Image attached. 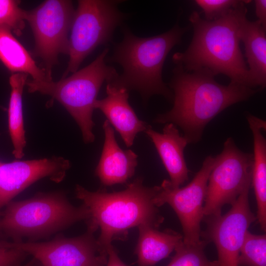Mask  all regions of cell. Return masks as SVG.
I'll list each match as a JSON object with an SVG mask.
<instances>
[{
  "instance_id": "8992f818",
  "label": "cell",
  "mask_w": 266,
  "mask_h": 266,
  "mask_svg": "<svg viewBox=\"0 0 266 266\" xmlns=\"http://www.w3.org/2000/svg\"><path fill=\"white\" fill-rule=\"evenodd\" d=\"M108 52L105 48L91 64L58 81L32 79L26 83L29 93L49 95L66 109L79 127L87 144L95 139L92 117L100 87L118 74L114 68L106 64Z\"/></svg>"
},
{
  "instance_id": "7c38bea8",
  "label": "cell",
  "mask_w": 266,
  "mask_h": 266,
  "mask_svg": "<svg viewBox=\"0 0 266 266\" xmlns=\"http://www.w3.org/2000/svg\"><path fill=\"white\" fill-rule=\"evenodd\" d=\"M249 188L242 191L225 214L205 218L207 228L204 236L216 246L218 266H237L245 234L257 220L249 204Z\"/></svg>"
},
{
  "instance_id": "e0dca14e",
  "label": "cell",
  "mask_w": 266,
  "mask_h": 266,
  "mask_svg": "<svg viewBox=\"0 0 266 266\" xmlns=\"http://www.w3.org/2000/svg\"><path fill=\"white\" fill-rule=\"evenodd\" d=\"M246 119L253 137V165L251 183L257 204V219L261 229L266 228V140L262 132L266 121L249 114Z\"/></svg>"
},
{
  "instance_id": "cb8c5ba5",
  "label": "cell",
  "mask_w": 266,
  "mask_h": 266,
  "mask_svg": "<svg viewBox=\"0 0 266 266\" xmlns=\"http://www.w3.org/2000/svg\"><path fill=\"white\" fill-rule=\"evenodd\" d=\"M20 1L0 0V26L20 36L25 27L27 10L19 6Z\"/></svg>"
},
{
  "instance_id": "3957f363",
  "label": "cell",
  "mask_w": 266,
  "mask_h": 266,
  "mask_svg": "<svg viewBox=\"0 0 266 266\" xmlns=\"http://www.w3.org/2000/svg\"><path fill=\"white\" fill-rule=\"evenodd\" d=\"M159 189V186H145L139 177L119 192L109 193L101 189L92 192L76 185L75 193L90 211L87 226L96 231L100 229L97 240L106 249L112 241L125 239L133 227L160 226L164 218L154 202Z\"/></svg>"
},
{
  "instance_id": "d6986e66",
  "label": "cell",
  "mask_w": 266,
  "mask_h": 266,
  "mask_svg": "<svg viewBox=\"0 0 266 266\" xmlns=\"http://www.w3.org/2000/svg\"><path fill=\"white\" fill-rule=\"evenodd\" d=\"M240 40L245 49V57L254 87L264 88L266 85V29L257 20L245 17L242 21Z\"/></svg>"
},
{
  "instance_id": "52a82bcc",
  "label": "cell",
  "mask_w": 266,
  "mask_h": 266,
  "mask_svg": "<svg viewBox=\"0 0 266 266\" xmlns=\"http://www.w3.org/2000/svg\"><path fill=\"white\" fill-rule=\"evenodd\" d=\"M117 1L80 0L75 10L69 37V61L62 78L74 73L84 60L99 45L109 42L125 14Z\"/></svg>"
},
{
  "instance_id": "ffe728a7",
  "label": "cell",
  "mask_w": 266,
  "mask_h": 266,
  "mask_svg": "<svg viewBox=\"0 0 266 266\" xmlns=\"http://www.w3.org/2000/svg\"><path fill=\"white\" fill-rule=\"evenodd\" d=\"M0 60L12 73L30 75L33 80L51 81L22 44L7 28L0 26Z\"/></svg>"
},
{
  "instance_id": "9c48e42d",
  "label": "cell",
  "mask_w": 266,
  "mask_h": 266,
  "mask_svg": "<svg viewBox=\"0 0 266 266\" xmlns=\"http://www.w3.org/2000/svg\"><path fill=\"white\" fill-rule=\"evenodd\" d=\"M74 12L72 1L68 0H47L27 10L26 20L35 41L34 54L42 60L50 80L59 55L68 54V35Z\"/></svg>"
},
{
  "instance_id": "4316f807",
  "label": "cell",
  "mask_w": 266,
  "mask_h": 266,
  "mask_svg": "<svg viewBox=\"0 0 266 266\" xmlns=\"http://www.w3.org/2000/svg\"><path fill=\"white\" fill-rule=\"evenodd\" d=\"M254 3L256 14L258 18L257 20L266 29V0H255Z\"/></svg>"
},
{
  "instance_id": "5b68a950",
  "label": "cell",
  "mask_w": 266,
  "mask_h": 266,
  "mask_svg": "<svg viewBox=\"0 0 266 266\" xmlns=\"http://www.w3.org/2000/svg\"><path fill=\"white\" fill-rule=\"evenodd\" d=\"M89 209L84 204L76 207L68 201L65 192L38 193L32 198L11 201L0 218V232L22 241L48 237L75 223L89 219Z\"/></svg>"
},
{
  "instance_id": "f546056e",
  "label": "cell",
  "mask_w": 266,
  "mask_h": 266,
  "mask_svg": "<svg viewBox=\"0 0 266 266\" xmlns=\"http://www.w3.org/2000/svg\"><path fill=\"white\" fill-rule=\"evenodd\" d=\"M38 266H42L40 264Z\"/></svg>"
},
{
  "instance_id": "7402d4cb",
  "label": "cell",
  "mask_w": 266,
  "mask_h": 266,
  "mask_svg": "<svg viewBox=\"0 0 266 266\" xmlns=\"http://www.w3.org/2000/svg\"><path fill=\"white\" fill-rule=\"evenodd\" d=\"M237 266H266V234H254L248 231L241 247Z\"/></svg>"
},
{
  "instance_id": "4fadbf2b",
  "label": "cell",
  "mask_w": 266,
  "mask_h": 266,
  "mask_svg": "<svg viewBox=\"0 0 266 266\" xmlns=\"http://www.w3.org/2000/svg\"><path fill=\"white\" fill-rule=\"evenodd\" d=\"M70 166L69 160L55 156L10 163L0 162V210L41 179L48 178L56 183L61 182Z\"/></svg>"
},
{
  "instance_id": "6da1fadb",
  "label": "cell",
  "mask_w": 266,
  "mask_h": 266,
  "mask_svg": "<svg viewBox=\"0 0 266 266\" xmlns=\"http://www.w3.org/2000/svg\"><path fill=\"white\" fill-rule=\"evenodd\" d=\"M248 2L241 0L227 14L213 21L193 11L189 17L192 40L184 52L173 55V62L187 71L206 70L215 76L225 75L232 82L254 88L239 45L241 26L247 12L245 3Z\"/></svg>"
},
{
  "instance_id": "ba28073f",
  "label": "cell",
  "mask_w": 266,
  "mask_h": 266,
  "mask_svg": "<svg viewBox=\"0 0 266 266\" xmlns=\"http://www.w3.org/2000/svg\"><path fill=\"white\" fill-rule=\"evenodd\" d=\"M215 157L208 180L203 218L221 215L223 206L232 205L251 184L253 155L239 149L232 137L226 139L222 151Z\"/></svg>"
},
{
  "instance_id": "44dd1931",
  "label": "cell",
  "mask_w": 266,
  "mask_h": 266,
  "mask_svg": "<svg viewBox=\"0 0 266 266\" xmlns=\"http://www.w3.org/2000/svg\"><path fill=\"white\" fill-rule=\"evenodd\" d=\"M28 76L23 73H12L9 81L11 91L8 110V129L13 147L12 154L17 159L24 156L26 145L22 95Z\"/></svg>"
},
{
  "instance_id": "5bb4252c",
  "label": "cell",
  "mask_w": 266,
  "mask_h": 266,
  "mask_svg": "<svg viewBox=\"0 0 266 266\" xmlns=\"http://www.w3.org/2000/svg\"><path fill=\"white\" fill-rule=\"evenodd\" d=\"M106 97L97 100L95 109L100 110L118 132L127 147L131 146L136 135L150 126L140 120L130 104L128 91L107 83Z\"/></svg>"
},
{
  "instance_id": "d4e9b609",
  "label": "cell",
  "mask_w": 266,
  "mask_h": 266,
  "mask_svg": "<svg viewBox=\"0 0 266 266\" xmlns=\"http://www.w3.org/2000/svg\"><path fill=\"white\" fill-rule=\"evenodd\" d=\"M241 0H196L194 2L202 10L205 19L217 20L227 14L237 6Z\"/></svg>"
},
{
  "instance_id": "30bf717a",
  "label": "cell",
  "mask_w": 266,
  "mask_h": 266,
  "mask_svg": "<svg viewBox=\"0 0 266 266\" xmlns=\"http://www.w3.org/2000/svg\"><path fill=\"white\" fill-rule=\"evenodd\" d=\"M215 157L208 156L192 180L183 187L173 188L169 181L164 180L154 199L158 207L168 204L177 214L183 232V242L188 245L200 243V224L203 219V206L209 174Z\"/></svg>"
},
{
  "instance_id": "8fae6325",
  "label": "cell",
  "mask_w": 266,
  "mask_h": 266,
  "mask_svg": "<svg viewBox=\"0 0 266 266\" xmlns=\"http://www.w3.org/2000/svg\"><path fill=\"white\" fill-rule=\"evenodd\" d=\"M87 227L81 235L68 238L60 234L45 242H9L10 246L32 255L42 266H106L108 255Z\"/></svg>"
},
{
  "instance_id": "83f0119b",
  "label": "cell",
  "mask_w": 266,
  "mask_h": 266,
  "mask_svg": "<svg viewBox=\"0 0 266 266\" xmlns=\"http://www.w3.org/2000/svg\"><path fill=\"white\" fill-rule=\"evenodd\" d=\"M108 255L106 266H127L119 258L117 252L112 244L106 248Z\"/></svg>"
},
{
  "instance_id": "ac0fdd59",
  "label": "cell",
  "mask_w": 266,
  "mask_h": 266,
  "mask_svg": "<svg viewBox=\"0 0 266 266\" xmlns=\"http://www.w3.org/2000/svg\"><path fill=\"white\" fill-rule=\"evenodd\" d=\"M139 236L135 249L138 266H152L169 256L183 241V236L170 229L163 232L149 225L138 227Z\"/></svg>"
},
{
  "instance_id": "7a4b0ae2",
  "label": "cell",
  "mask_w": 266,
  "mask_h": 266,
  "mask_svg": "<svg viewBox=\"0 0 266 266\" xmlns=\"http://www.w3.org/2000/svg\"><path fill=\"white\" fill-rule=\"evenodd\" d=\"M215 76L206 70L187 71L176 65L169 84L173 91V106L158 114L154 122L172 123L182 129L189 144L196 143L217 115L232 105L248 100L258 91L232 82L221 84Z\"/></svg>"
},
{
  "instance_id": "2e32d148",
  "label": "cell",
  "mask_w": 266,
  "mask_h": 266,
  "mask_svg": "<svg viewBox=\"0 0 266 266\" xmlns=\"http://www.w3.org/2000/svg\"><path fill=\"white\" fill-rule=\"evenodd\" d=\"M154 143L170 177L173 188L180 187L188 180L189 170L184 158V150L189 144L172 123L165 124L163 133L152 129L150 126L144 132Z\"/></svg>"
},
{
  "instance_id": "277c9868",
  "label": "cell",
  "mask_w": 266,
  "mask_h": 266,
  "mask_svg": "<svg viewBox=\"0 0 266 266\" xmlns=\"http://www.w3.org/2000/svg\"><path fill=\"white\" fill-rule=\"evenodd\" d=\"M187 30L176 24L164 33L141 37L125 29L123 40L107 59L120 65L123 72L107 83L128 92L135 90L144 100L155 95L173 100V93L162 78L163 68L170 51L181 42Z\"/></svg>"
},
{
  "instance_id": "484cf974",
  "label": "cell",
  "mask_w": 266,
  "mask_h": 266,
  "mask_svg": "<svg viewBox=\"0 0 266 266\" xmlns=\"http://www.w3.org/2000/svg\"><path fill=\"white\" fill-rule=\"evenodd\" d=\"M28 255L11 247L8 242H0V266H20Z\"/></svg>"
},
{
  "instance_id": "9a60e30c",
  "label": "cell",
  "mask_w": 266,
  "mask_h": 266,
  "mask_svg": "<svg viewBox=\"0 0 266 266\" xmlns=\"http://www.w3.org/2000/svg\"><path fill=\"white\" fill-rule=\"evenodd\" d=\"M102 128L104 141L95 175L104 186L124 184L134 174L137 155L132 150H124L119 146L114 129L106 120Z\"/></svg>"
},
{
  "instance_id": "603a6c76",
  "label": "cell",
  "mask_w": 266,
  "mask_h": 266,
  "mask_svg": "<svg viewBox=\"0 0 266 266\" xmlns=\"http://www.w3.org/2000/svg\"><path fill=\"white\" fill-rule=\"evenodd\" d=\"M206 240L188 245L182 241L175 249V254L167 266H218L217 260L210 261L205 255Z\"/></svg>"
},
{
  "instance_id": "4dcf8cb0",
  "label": "cell",
  "mask_w": 266,
  "mask_h": 266,
  "mask_svg": "<svg viewBox=\"0 0 266 266\" xmlns=\"http://www.w3.org/2000/svg\"></svg>"
},
{
  "instance_id": "f1b7e54d",
  "label": "cell",
  "mask_w": 266,
  "mask_h": 266,
  "mask_svg": "<svg viewBox=\"0 0 266 266\" xmlns=\"http://www.w3.org/2000/svg\"><path fill=\"white\" fill-rule=\"evenodd\" d=\"M35 264V259L33 258V259L31 261H29L28 263L24 265L23 266H34Z\"/></svg>"
}]
</instances>
